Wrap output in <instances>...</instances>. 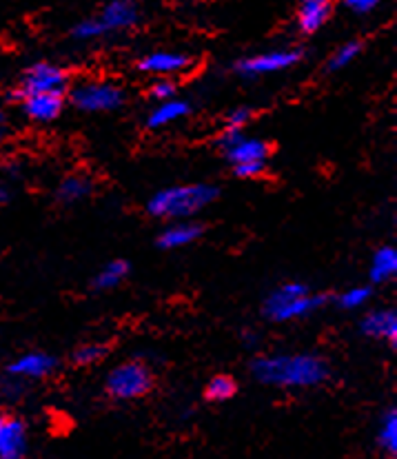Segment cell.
I'll return each instance as SVG.
<instances>
[{
	"mask_svg": "<svg viewBox=\"0 0 397 459\" xmlns=\"http://www.w3.org/2000/svg\"><path fill=\"white\" fill-rule=\"evenodd\" d=\"M254 376L263 384H273V386L309 388L324 382L329 367L324 359L311 353L269 355L255 359Z\"/></svg>",
	"mask_w": 397,
	"mask_h": 459,
	"instance_id": "cell-1",
	"label": "cell"
},
{
	"mask_svg": "<svg viewBox=\"0 0 397 459\" xmlns=\"http://www.w3.org/2000/svg\"><path fill=\"white\" fill-rule=\"evenodd\" d=\"M216 198L218 189L211 185L167 186V189L158 191V194L149 200L147 211L151 215H156V218L180 220L189 218V215L209 207Z\"/></svg>",
	"mask_w": 397,
	"mask_h": 459,
	"instance_id": "cell-2",
	"label": "cell"
},
{
	"mask_svg": "<svg viewBox=\"0 0 397 459\" xmlns=\"http://www.w3.org/2000/svg\"><path fill=\"white\" fill-rule=\"evenodd\" d=\"M324 304L322 295L309 291V287L302 282H287L266 298L264 313L266 317L275 322H289L305 317L317 311Z\"/></svg>",
	"mask_w": 397,
	"mask_h": 459,
	"instance_id": "cell-3",
	"label": "cell"
},
{
	"mask_svg": "<svg viewBox=\"0 0 397 459\" xmlns=\"http://www.w3.org/2000/svg\"><path fill=\"white\" fill-rule=\"evenodd\" d=\"M151 388V373L140 362H125L107 376V393L116 400H135Z\"/></svg>",
	"mask_w": 397,
	"mask_h": 459,
	"instance_id": "cell-4",
	"label": "cell"
},
{
	"mask_svg": "<svg viewBox=\"0 0 397 459\" xmlns=\"http://www.w3.org/2000/svg\"><path fill=\"white\" fill-rule=\"evenodd\" d=\"M72 100L78 109L89 111V114H100V111L118 109L125 100V93L114 82L91 81L73 89Z\"/></svg>",
	"mask_w": 397,
	"mask_h": 459,
	"instance_id": "cell-5",
	"label": "cell"
},
{
	"mask_svg": "<svg viewBox=\"0 0 397 459\" xmlns=\"http://www.w3.org/2000/svg\"><path fill=\"white\" fill-rule=\"evenodd\" d=\"M69 76L63 67L51 63H36L22 74L18 93L21 98L34 96V93H65Z\"/></svg>",
	"mask_w": 397,
	"mask_h": 459,
	"instance_id": "cell-6",
	"label": "cell"
},
{
	"mask_svg": "<svg viewBox=\"0 0 397 459\" xmlns=\"http://www.w3.org/2000/svg\"><path fill=\"white\" fill-rule=\"evenodd\" d=\"M302 51L300 49H273L264 51V54L249 56V58L240 60L236 65L237 72L242 76H266V74H278L284 69L293 67V65L300 63Z\"/></svg>",
	"mask_w": 397,
	"mask_h": 459,
	"instance_id": "cell-7",
	"label": "cell"
},
{
	"mask_svg": "<svg viewBox=\"0 0 397 459\" xmlns=\"http://www.w3.org/2000/svg\"><path fill=\"white\" fill-rule=\"evenodd\" d=\"M220 147L233 167L249 165V162H264L266 156H269V144L264 140L245 138L242 131H224Z\"/></svg>",
	"mask_w": 397,
	"mask_h": 459,
	"instance_id": "cell-8",
	"label": "cell"
},
{
	"mask_svg": "<svg viewBox=\"0 0 397 459\" xmlns=\"http://www.w3.org/2000/svg\"><path fill=\"white\" fill-rule=\"evenodd\" d=\"M138 16L140 13L135 0H109V3L100 9L96 21L100 22L105 34H111V31H123L134 27L135 22H138Z\"/></svg>",
	"mask_w": 397,
	"mask_h": 459,
	"instance_id": "cell-9",
	"label": "cell"
},
{
	"mask_svg": "<svg viewBox=\"0 0 397 459\" xmlns=\"http://www.w3.org/2000/svg\"><path fill=\"white\" fill-rule=\"evenodd\" d=\"M27 451V429L18 418L0 415V459H22Z\"/></svg>",
	"mask_w": 397,
	"mask_h": 459,
	"instance_id": "cell-10",
	"label": "cell"
},
{
	"mask_svg": "<svg viewBox=\"0 0 397 459\" xmlns=\"http://www.w3.org/2000/svg\"><path fill=\"white\" fill-rule=\"evenodd\" d=\"M191 65L189 56L177 54V51H153V54H147L144 58H140L138 69L142 74H153V76L169 78L174 74L185 72Z\"/></svg>",
	"mask_w": 397,
	"mask_h": 459,
	"instance_id": "cell-11",
	"label": "cell"
},
{
	"mask_svg": "<svg viewBox=\"0 0 397 459\" xmlns=\"http://www.w3.org/2000/svg\"><path fill=\"white\" fill-rule=\"evenodd\" d=\"M65 98L63 93H34L27 96L22 102L27 118L36 120V123H51L63 114Z\"/></svg>",
	"mask_w": 397,
	"mask_h": 459,
	"instance_id": "cell-12",
	"label": "cell"
},
{
	"mask_svg": "<svg viewBox=\"0 0 397 459\" xmlns=\"http://www.w3.org/2000/svg\"><path fill=\"white\" fill-rule=\"evenodd\" d=\"M333 13V0H300L298 4V27L305 34H315L329 22Z\"/></svg>",
	"mask_w": 397,
	"mask_h": 459,
	"instance_id": "cell-13",
	"label": "cell"
},
{
	"mask_svg": "<svg viewBox=\"0 0 397 459\" xmlns=\"http://www.w3.org/2000/svg\"><path fill=\"white\" fill-rule=\"evenodd\" d=\"M58 367L54 355L49 353H25L16 359V362L9 364V376L13 377H25V379H39L47 377L49 373H54V368Z\"/></svg>",
	"mask_w": 397,
	"mask_h": 459,
	"instance_id": "cell-14",
	"label": "cell"
},
{
	"mask_svg": "<svg viewBox=\"0 0 397 459\" xmlns=\"http://www.w3.org/2000/svg\"><path fill=\"white\" fill-rule=\"evenodd\" d=\"M362 331L368 337H377V340H389L391 344H395L397 337V316L391 308L384 311H373L364 317Z\"/></svg>",
	"mask_w": 397,
	"mask_h": 459,
	"instance_id": "cell-15",
	"label": "cell"
},
{
	"mask_svg": "<svg viewBox=\"0 0 397 459\" xmlns=\"http://www.w3.org/2000/svg\"><path fill=\"white\" fill-rule=\"evenodd\" d=\"M200 233H203V227H198V224L176 222L160 233L158 245H160L162 249H182V247L194 245L200 238Z\"/></svg>",
	"mask_w": 397,
	"mask_h": 459,
	"instance_id": "cell-16",
	"label": "cell"
},
{
	"mask_svg": "<svg viewBox=\"0 0 397 459\" xmlns=\"http://www.w3.org/2000/svg\"><path fill=\"white\" fill-rule=\"evenodd\" d=\"M189 109H191L189 102L176 100V98H171V100L160 102V105H158L156 109L149 114L147 125L151 126V129H160V126H167V125L176 123V120L185 118V116L189 114Z\"/></svg>",
	"mask_w": 397,
	"mask_h": 459,
	"instance_id": "cell-17",
	"label": "cell"
},
{
	"mask_svg": "<svg viewBox=\"0 0 397 459\" xmlns=\"http://www.w3.org/2000/svg\"><path fill=\"white\" fill-rule=\"evenodd\" d=\"M397 271V253L393 247H382L375 251L371 260V278L373 282H386Z\"/></svg>",
	"mask_w": 397,
	"mask_h": 459,
	"instance_id": "cell-18",
	"label": "cell"
},
{
	"mask_svg": "<svg viewBox=\"0 0 397 459\" xmlns=\"http://www.w3.org/2000/svg\"><path fill=\"white\" fill-rule=\"evenodd\" d=\"M127 275H129L127 262L114 260V262H109V264H105L100 271H98L96 278H93V287L100 289V291H107V289L118 287V284L123 282Z\"/></svg>",
	"mask_w": 397,
	"mask_h": 459,
	"instance_id": "cell-19",
	"label": "cell"
},
{
	"mask_svg": "<svg viewBox=\"0 0 397 459\" xmlns=\"http://www.w3.org/2000/svg\"><path fill=\"white\" fill-rule=\"evenodd\" d=\"M89 194H91V182L82 176L67 178V180L60 182L58 186V198L67 204L78 203V200L87 198Z\"/></svg>",
	"mask_w": 397,
	"mask_h": 459,
	"instance_id": "cell-20",
	"label": "cell"
},
{
	"mask_svg": "<svg viewBox=\"0 0 397 459\" xmlns=\"http://www.w3.org/2000/svg\"><path fill=\"white\" fill-rule=\"evenodd\" d=\"M233 393H236V382L229 376H216L207 386V397L213 402L229 400V397H233Z\"/></svg>",
	"mask_w": 397,
	"mask_h": 459,
	"instance_id": "cell-21",
	"label": "cell"
},
{
	"mask_svg": "<svg viewBox=\"0 0 397 459\" xmlns=\"http://www.w3.org/2000/svg\"><path fill=\"white\" fill-rule=\"evenodd\" d=\"M380 444L389 453L397 451V413L395 411H389L386 413L384 421L380 426Z\"/></svg>",
	"mask_w": 397,
	"mask_h": 459,
	"instance_id": "cell-22",
	"label": "cell"
},
{
	"mask_svg": "<svg viewBox=\"0 0 397 459\" xmlns=\"http://www.w3.org/2000/svg\"><path fill=\"white\" fill-rule=\"evenodd\" d=\"M359 49H362V45H359L358 40L347 42V45H342L338 51H335L333 58H331V63H329V67L333 69V72H338V69H344L347 65H351L353 60L358 58Z\"/></svg>",
	"mask_w": 397,
	"mask_h": 459,
	"instance_id": "cell-23",
	"label": "cell"
},
{
	"mask_svg": "<svg viewBox=\"0 0 397 459\" xmlns=\"http://www.w3.org/2000/svg\"><path fill=\"white\" fill-rule=\"evenodd\" d=\"M72 34L73 39L78 40H96V39H102L105 31H102L100 22H98L96 18H85V21H81L76 27H73Z\"/></svg>",
	"mask_w": 397,
	"mask_h": 459,
	"instance_id": "cell-24",
	"label": "cell"
},
{
	"mask_svg": "<svg viewBox=\"0 0 397 459\" xmlns=\"http://www.w3.org/2000/svg\"><path fill=\"white\" fill-rule=\"evenodd\" d=\"M368 298H371V289L367 287H353L349 289V291H344L340 295V307L342 308H359L364 307V304L368 302Z\"/></svg>",
	"mask_w": 397,
	"mask_h": 459,
	"instance_id": "cell-25",
	"label": "cell"
},
{
	"mask_svg": "<svg viewBox=\"0 0 397 459\" xmlns=\"http://www.w3.org/2000/svg\"><path fill=\"white\" fill-rule=\"evenodd\" d=\"M107 349L100 344H87V346H81V349L73 353V359H76V364H82V367H87V364H96L98 359L105 358Z\"/></svg>",
	"mask_w": 397,
	"mask_h": 459,
	"instance_id": "cell-26",
	"label": "cell"
},
{
	"mask_svg": "<svg viewBox=\"0 0 397 459\" xmlns=\"http://www.w3.org/2000/svg\"><path fill=\"white\" fill-rule=\"evenodd\" d=\"M151 96L156 98V100H160V102L171 100V98L176 96L174 81H169V78H160V81L153 82L151 84Z\"/></svg>",
	"mask_w": 397,
	"mask_h": 459,
	"instance_id": "cell-27",
	"label": "cell"
},
{
	"mask_svg": "<svg viewBox=\"0 0 397 459\" xmlns=\"http://www.w3.org/2000/svg\"><path fill=\"white\" fill-rule=\"evenodd\" d=\"M249 120H251L249 109H236V111H231V116L227 118V129L229 131H242Z\"/></svg>",
	"mask_w": 397,
	"mask_h": 459,
	"instance_id": "cell-28",
	"label": "cell"
},
{
	"mask_svg": "<svg viewBox=\"0 0 397 459\" xmlns=\"http://www.w3.org/2000/svg\"><path fill=\"white\" fill-rule=\"evenodd\" d=\"M347 3V7L351 9L353 13H359V16H364V13H371L373 9L380 4V0H344Z\"/></svg>",
	"mask_w": 397,
	"mask_h": 459,
	"instance_id": "cell-29",
	"label": "cell"
},
{
	"mask_svg": "<svg viewBox=\"0 0 397 459\" xmlns=\"http://www.w3.org/2000/svg\"><path fill=\"white\" fill-rule=\"evenodd\" d=\"M237 178H255L264 171V162H249V165H237L233 167Z\"/></svg>",
	"mask_w": 397,
	"mask_h": 459,
	"instance_id": "cell-30",
	"label": "cell"
},
{
	"mask_svg": "<svg viewBox=\"0 0 397 459\" xmlns=\"http://www.w3.org/2000/svg\"><path fill=\"white\" fill-rule=\"evenodd\" d=\"M9 195H12V194H9V189H7V186H4V185H0V204H4V203H7V200H9Z\"/></svg>",
	"mask_w": 397,
	"mask_h": 459,
	"instance_id": "cell-31",
	"label": "cell"
},
{
	"mask_svg": "<svg viewBox=\"0 0 397 459\" xmlns=\"http://www.w3.org/2000/svg\"><path fill=\"white\" fill-rule=\"evenodd\" d=\"M3 131H4V114L0 111V135H3Z\"/></svg>",
	"mask_w": 397,
	"mask_h": 459,
	"instance_id": "cell-32",
	"label": "cell"
}]
</instances>
